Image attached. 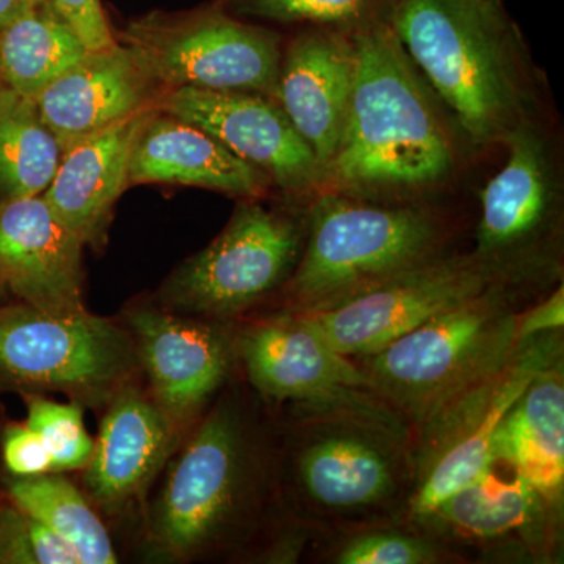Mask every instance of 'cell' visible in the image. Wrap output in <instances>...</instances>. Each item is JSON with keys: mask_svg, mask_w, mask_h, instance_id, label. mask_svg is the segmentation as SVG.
Instances as JSON below:
<instances>
[{"mask_svg": "<svg viewBox=\"0 0 564 564\" xmlns=\"http://www.w3.org/2000/svg\"><path fill=\"white\" fill-rule=\"evenodd\" d=\"M355 41L350 109L321 192L367 202H437L459 184L477 151L389 22L356 32Z\"/></svg>", "mask_w": 564, "mask_h": 564, "instance_id": "obj_1", "label": "cell"}, {"mask_svg": "<svg viewBox=\"0 0 564 564\" xmlns=\"http://www.w3.org/2000/svg\"><path fill=\"white\" fill-rule=\"evenodd\" d=\"M389 25L475 151L549 117L544 73L503 0H397Z\"/></svg>", "mask_w": 564, "mask_h": 564, "instance_id": "obj_2", "label": "cell"}, {"mask_svg": "<svg viewBox=\"0 0 564 564\" xmlns=\"http://www.w3.org/2000/svg\"><path fill=\"white\" fill-rule=\"evenodd\" d=\"M295 408L285 469L306 521L340 532L404 519L414 485L408 423L377 393Z\"/></svg>", "mask_w": 564, "mask_h": 564, "instance_id": "obj_3", "label": "cell"}, {"mask_svg": "<svg viewBox=\"0 0 564 564\" xmlns=\"http://www.w3.org/2000/svg\"><path fill=\"white\" fill-rule=\"evenodd\" d=\"M458 232L440 203H383L321 192L306 240L281 289L288 313L332 310L397 274L452 252Z\"/></svg>", "mask_w": 564, "mask_h": 564, "instance_id": "obj_4", "label": "cell"}, {"mask_svg": "<svg viewBox=\"0 0 564 564\" xmlns=\"http://www.w3.org/2000/svg\"><path fill=\"white\" fill-rule=\"evenodd\" d=\"M536 285H496L355 361L370 389L413 433L455 393L513 350L518 344L516 315Z\"/></svg>", "mask_w": 564, "mask_h": 564, "instance_id": "obj_5", "label": "cell"}, {"mask_svg": "<svg viewBox=\"0 0 564 564\" xmlns=\"http://www.w3.org/2000/svg\"><path fill=\"white\" fill-rule=\"evenodd\" d=\"M267 459L243 411L223 400L173 463L151 519L163 555L192 560L237 540L258 511Z\"/></svg>", "mask_w": 564, "mask_h": 564, "instance_id": "obj_6", "label": "cell"}, {"mask_svg": "<svg viewBox=\"0 0 564 564\" xmlns=\"http://www.w3.org/2000/svg\"><path fill=\"white\" fill-rule=\"evenodd\" d=\"M563 332L543 334L513 350L411 433L414 485L404 521L430 513L492 463L497 429L538 373L563 359Z\"/></svg>", "mask_w": 564, "mask_h": 564, "instance_id": "obj_7", "label": "cell"}, {"mask_svg": "<svg viewBox=\"0 0 564 564\" xmlns=\"http://www.w3.org/2000/svg\"><path fill=\"white\" fill-rule=\"evenodd\" d=\"M242 199L220 236L165 282L163 302L177 313L226 321L281 292L302 258L307 202L270 207Z\"/></svg>", "mask_w": 564, "mask_h": 564, "instance_id": "obj_8", "label": "cell"}, {"mask_svg": "<svg viewBox=\"0 0 564 564\" xmlns=\"http://www.w3.org/2000/svg\"><path fill=\"white\" fill-rule=\"evenodd\" d=\"M562 272L527 269L474 251L447 252L332 310L302 314L334 350L351 359L381 350L415 326L508 282L544 284Z\"/></svg>", "mask_w": 564, "mask_h": 564, "instance_id": "obj_9", "label": "cell"}, {"mask_svg": "<svg viewBox=\"0 0 564 564\" xmlns=\"http://www.w3.org/2000/svg\"><path fill=\"white\" fill-rule=\"evenodd\" d=\"M139 367L131 333L107 318L0 307V383L110 402Z\"/></svg>", "mask_w": 564, "mask_h": 564, "instance_id": "obj_10", "label": "cell"}, {"mask_svg": "<svg viewBox=\"0 0 564 564\" xmlns=\"http://www.w3.org/2000/svg\"><path fill=\"white\" fill-rule=\"evenodd\" d=\"M503 165L480 192L474 251L527 269L562 272V151L549 117L527 122L502 147Z\"/></svg>", "mask_w": 564, "mask_h": 564, "instance_id": "obj_11", "label": "cell"}, {"mask_svg": "<svg viewBox=\"0 0 564 564\" xmlns=\"http://www.w3.org/2000/svg\"><path fill=\"white\" fill-rule=\"evenodd\" d=\"M281 33L248 24L223 9L182 20L129 25L124 43L154 85L251 91L276 98Z\"/></svg>", "mask_w": 564, "mask_h": 564, "instance_id": "obj_12", "label": "cell"}, {"mask_svg": "<svg viewBox=\"0 0 564 564\" xmlns=\"http://www.w3.org/2000/svg\"><path fill=\"white\" fill-rule=\"evenodd\" d=\"M510 473H500V464L492 462L430 513L410 522L455 554L456 549H474L481 558L554 562L563 510L549 503L521 475Z\"/></svg>", "mask_w": 564, "mask_h": 564, "instance_id": "obj_13", "label": "cell"}, {"mask_svg": "<svg viewBox=\"0 0 564 564\" xmlns=\"http://www.w3.org/2000/svg\"><path fill=\"white\" fill-rule=\"evenodd\" d=\"M161 110L192 122L265 174L282 198L310 202L323 185L321 163L276 99L261 93L176 88Z\"/></svg>", "mask_w": 564, "mask_h": 564, "instance_id": "obj_14", "label": "cell"}, {"mask_svg": "<svg viewBox=\"0 0 564 564\" xmlns=\"http://www.w3.org/2000/svg\"><path fill=\"white\" fill-rule=\"evenodd\" d=\"M236 356L252 388L276 402L336 403L375 393L359 364L334 350L302 314L281 311L251 323L236 337Z\"/></svg>", "mask_w": 564, "mask_h": 564, "instance_id": "obj_15", "label": "cell"}, {"mask_svg": "<svg viewBox=\"0 0 564 564\" xmlns=\"http://www.w3.org/2000/svg\"><path fill=\"white\" fill-rule=\"evenodd\" d=\"M128 322L152 399L180 429L202 413L225 383L237 358L236 339L217 321L161 310L133 311Z\"/></svg>", "mask_w": 564, "mask_h": 564, "instance_id": "obj_16", "label": "cell"}, {"mask_svg": "<svg viewBox=\"0 0 564 564\" xmlns=\"http://www.w3.org/2000/svg\"><path fill=\"white\" fill-rule=\"evenodd\" d=\"M356 68L355 33L303 28L282 41L274 99L313 150L323 177L343 137Z\"/></svg>", "mask_w": 564, "mask_h": 564, "instance_id": "obj_17", "label": "cell"}, {"mask_svg": "<svg viewBox=\"0 0 564 564\" xmlns=\"http://www.w3.org/2000/svg\"><path fill=\"white\" fill-rule=\"evenodd\" d=\"M82 247L43 195L0 202V280L28 306L57 314L85 310Z\"/></svg>", "mask_w": 564, "mask_h": 564, "instance_id": "obj_18", "label": "cell"}, {"mask_svg": "<svg viewBox=\"0 0 564 564\" xmlns=\"http://www.w3.org/2000/svg\"><path fill=\"white\" fill-rule=\"evenodd\" d=\"M154 84L128 47L111 44L88 51L35 98L44 124L62 152L150 109Z\"/></svg>", "mask_w": 564, "mask_h": 564, "instance_id": "obj_19", "label": "cell"}, {"mask_svg": "<svg viewBox=\"0 0 564 564\" xmlns=\"http://www.w3.org/2000/svg\"><path fill=\"white\" fill-rule=\"evenodd\" d=\"M181 184L242 199L267 198L272 181L209 132L166 111H150L129 161V184Z\"/></svg>", "mask_w": 564, "mask_h": 564, "instance_id": "obj_20", "label": "cell"}, {"mask_svg": "<svg viewBox=\"0 0 564 564\" xmlns=\"http://www.w3.org/2000/svg\"><path fill=\"white\" fill-rule=\"evenodd\" d=\"M177 430L152 395L131 383L121 388L110 399L84 469L93 499L107 508L135 499L172 452Z\"/></svg>", "mask_w": 564, "mask_h": 564, "instance_id": "obj_21", "label": "cell"}, {"mask_svg": "<svg viewBox=\"0 0 564 564\" xmlns=\"http://www.w3.org/2000/svg\"><path fill=\"white\" fill-rule=\"evenodd\" d=\"M150 111L133 115L63 152L43 198L82 243L102 239L111 209L129 184L133 141Z\"/></svg>", "mask_w": 564, "mask_h": 564, "instance_id": "obj_22", "label": "cell"}, {"mask_svg": "<svg viewBox=\"0 0 564 564\" xmlns=\"http://www.w3.org/2000/svg\"><path fill=\"white\" fill-rule=\"evenodd\" d=\"M492 462L525 478L563 510L564 359L533 378L494 436Z\"/></svg>", "mask_w": 564, "mask_h": 564, "instance_id": "obj_23", "label": "cell"}, {"mask_svg": "<svg viewBox=\"0 0 564 564\" xmlns=\"http://www.w3.org/2000/svg\"><path fill=\"white\" fill-rule=\"evenodd\" d=\"M87 46L51 0L0 29V80L35 99L87 55Z\"/></svg>", "mask_w": 564, "mask_h": 564, "instance_id": "obj_24", "label": "cell"}, {"mask_svg": "<svg viewBox=\"0 0 564 564\" xmlns=\"http://www.w3.org/2000/svg\"><path fill=\"white\" fill-rule=\"evenodd\" d=\"M62 154L35 99L0 80V202L43 195Z\"/></svg>", "mask_w": 564, "mask_h": 564, "instance_id": "obj_25", "label": "cell"}, {"mask_svg": "<svg viewBox=\"0 0 564 564\" xmlns=\"http://www.w3.org/2000/svg\"><path fill=\"white\" fill-rule=\"evenodd\" d=\"M10 497L20 513L50 527L65 538L80 564H115L110 534L79 489L61 475L20 478L10 486Z\"/></svg>", "mask_w": 564, "mask_h": 564, "instance_id": "obj_26", "label": "cell"}, {"mask_svg": "<svg viewBox=\"0 0 564 564\" xmlns=\"http://www.w3.org/2000/svg\"><path fill=\"white\" fill-rule=\"evenodd\" d=\"M339 536L325 552L329 563L337 564H437L459 558L433 534L408 521L373 522L340 530Z\"/></svg>", "mask_w": 564, "mask_h": 564, "instance_id": "obj_27", "label": "cell"}, {"mask_svg": "<svg viewBox=\"0 0 564 564\" xmlns=\"http://www.w3.org/2000/svg\"><path fill=\"white\" fill-rule=\"evenodd\" d=\"M226 11L282 25L348 33L389 22L397 0H225Z\"/></svg>", "mask_w": 564, "mask_h": 564, "instance_id": "obj_28", "label": "cell"}, {"mask_svg": "<svg viewBox=\"0 0 564 564\" xmlns=\"http://www.w3.org/2000/svg\"><path fill=\"white\" fill-rule=\"evenodd\" d=\"M25 423L43 441L54 462L55 473L85 469L90 462L95 441L85 429L79 404L33 397Z\"/></svg>", "mask_w": 564, "mask_h": 564, "instance_id": "obj_29", "label": "cell"}, {"mask_svg": "<svg viewBox=\"0 0 564 564\" xmlns=\"http://www.w3.org/2000/svg\"><path fill=\"white\" fill-rule=\"evenodd\" d=\"M3 463L11 474L20 478L55 474L50 452L28 423L7 430L3 436Z\"/></svg>", "mask_w": 564, "mask_h": 564, "instance_id": "obj_30", "label": "cell"}, {"mask_svg": "<svg viewBox=\"0 0 564 564\" xmlns=\"http://www.w3.org/2000/svg\"><path fill=\"white\" fill-rule=\"evenodd\" d=\"M55 10L68 21L88 51H99L117 43L111 35L101 0H51Z\"/></svg>", "mask_w": 564, "mask_h": 564, "instance_id": "obj_31", "label": "cell"}, {"mask_svg": "<svg viewBox=\"0 0 564 564\" xmlns=\"http://www.w3.org/2000/svg\"><path fill=\"white\" fill-rule=\"evenodd\" d=\"M564 288L563 282L530 307H522L516 315V343L563 332Z\"/></svg>", "mask_w": 564, "mask_h": 564, "instance_id": "obj_32", "label": "cell"}, {"mask_svg": "<svg viewBox=\"0 0 564 564\" xmlns=\"http://www.w3.org/2000/svg\"><path fill=\"white\" fill-rule=\"evenodd\" d=\"M22 521L31 563L80 564L79 555L61 534L28 516L22 514Z\"/></svg>", "mask_w": 564, "mask_h": 564, "instance_id": "obj_33", "label": "cell"}, {"mask_svg": "<svg viewBox=\"0 0 564 564\" xmlns=\"http://www.w3.org/2000/svg\"><path fill=\"white\" fill-rule=\"evenodd\" d=\"M44 0H0V29L24 17Z\"/></svg>", "mask_w": 564, "mask_h": 564, "instance_id": "obj_34", "label": "cell"}, {"mask_svg": "<svg viewBox=\"0 0 564 564\" xmlns=\"http://www.w3.org/2000/svg\"><path fill=\"white\" fill-rule=\"evenodd\" d=\"M7 288L6 284H3V281L0 280V303H2L3 296H6ZM2 307V306H0Z\"/></svg>", "mask_w": 564, "mask_h": 564, "instance_id": "obj_35", "label": "cell"}]
</instances>
